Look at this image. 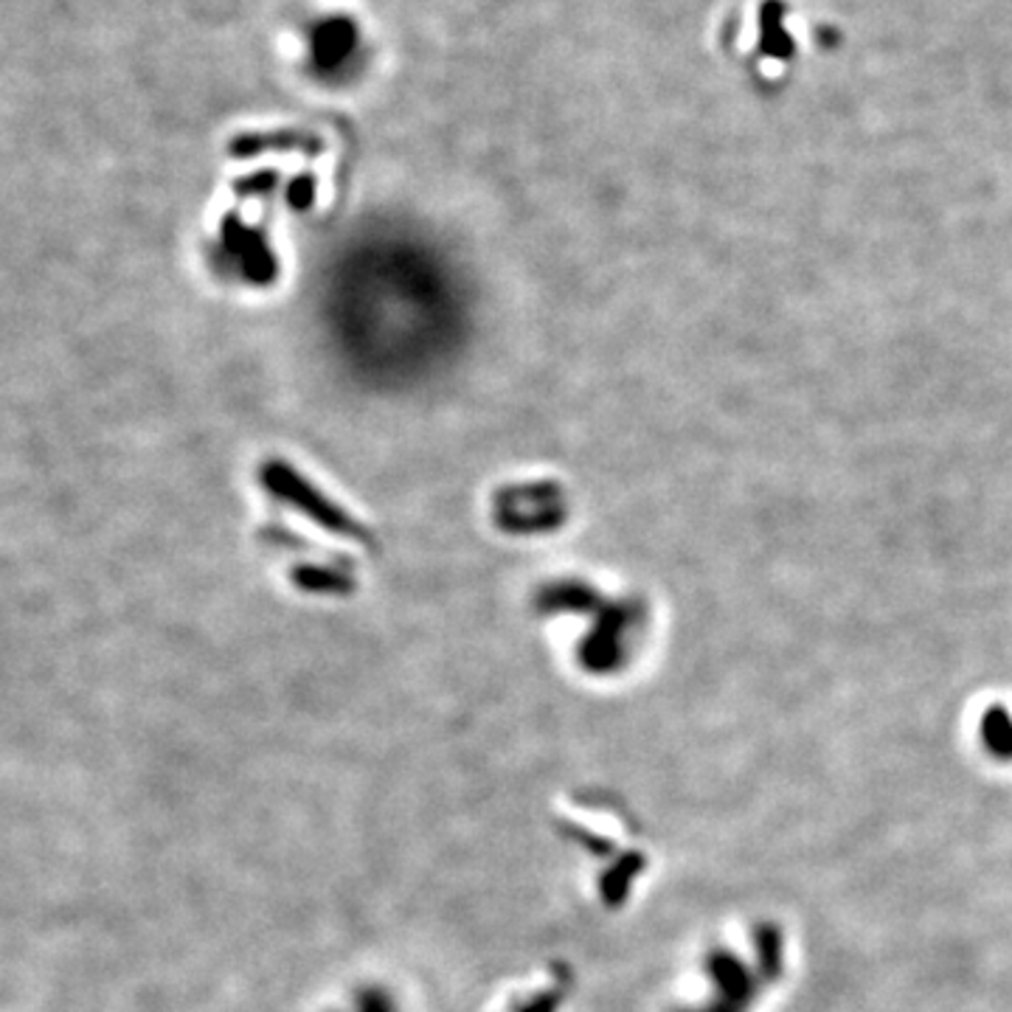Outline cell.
<instances>
[{"label": "cell", "instance_id": "obj_1", "mask_svg": "<svg viewBox=\"0 0 1012 1012\" xmlns=\"http://www.w3.org/2000/svg\"><path fill=\"white\" fill-rule=\"evenodd\" d=\"M360 31L349 18H323L310 31V65L323 80H338L343 71H352L358 56Z\"/></svg>", "mask_w": 1012, "mask_h": 1012}]
</instances>
